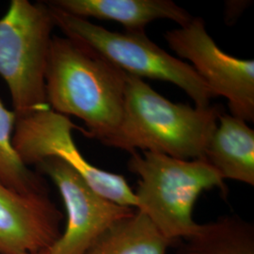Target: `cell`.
<instances>
[{
	"mask_svg": "<svg viewBox=\"0 0 254 254\" xmlns=\"http://www.w3.org/2000/svg\"><path fill=\"white\" fill-rule=\"evenodd\" d=\"M46 4L55 26L65 36L87 46L127 74L173 83L190 97L196 108H207L215 98L191 65L156 46L145 32L110 31Z\"/></svg>",
	"mask_w": 254,
	"mask_h": 254,
	"instance_id": "5",
	"label": "cell"
},
{
	"mask_svg": "<svg viewBox=\"0 0 254 254\" xmlns=\"http://www.w3.org/2000/svg\"><path fill=\"white\" fill-rule=\"evenodd\" d=\"M128 169L139 177L135 192L136 210L173 246L194 235L199 227L192 212L202 191L217 188L227 193L222 177L204 160L135 152L128 161Z\"/></svg>",
	"mask_w": 254,
	"mask_h": 254,
	"instance_id": "3",
	"label": "cell"
},
{
	"mask_svg": "<svg viewBox=\"0 0 254 254\" xmlns=\"http://www.w3.org/2000/svg\"><path fill=\"white\" fill-rule=\"evenodd\" d=\"M74 128L67 116L51 109L37 111L16 118L12 146L25 166H37L47 157L60 158L101 197L119 205L136 208L135 192L124 176L104 171L85 159L74 143Z\"/></svg>",
	"mask_w": 254,
	"mask_h": 254,
	"instance_id": "6",
	"label": "cell"
},
{
	"mask_svg": "<svg viewBox=\"0 0 254 254\" xmlns=\"http://www.w3.org/2000/svg\"><path fill=\"white\" fill-rule=\"evenodd\" d=\"M49 254V253H48V249L46 250V251H43V252H41V253H38V254Z\"/></svg>",
	"mask_w": 254,
	"mask_h": 254,
	"instance_id": "15",
	"label": "cell"
},
{
	"mask_svg": "<svg viewBox=\"0 0 254 254\" xmlns=\"http://www.w3.org/2000/svg\"><path fill=\"white\" fill-rule=\"evenodd\" d=\"M48 4L72 15L114 21L128 32H145L155 20H171L185 27L193 16L172 0H53Z\"/></svg>",
	"mask_w": 254,
	"mask_h": 254,
	"instance_id": "10",
	"label": "cell"
},
{
	"mask_svg": "<svg viewBox=\"0 0 254 254\" xmlns=\"http://www.w3.org/2000/svg\"><path fill=\"white\" fill-rule=\"evenodd\" d=\"M209 140L204 161L222 177L254 185V131L245 121L222 113Z\"/></svg>",
	"mask_w": 254,
	"mask_h": 254,
	"instance_id": "11",
	"label": "cell"
},
{
	"mask_svg": "<svg viewBox=\"0 0 254 254\" xmlns=\"http://www.w3.org/2000/svg\"><path fill=\"white\" fill-rule=\"evenodd\" d=\"M37 167L54 182L67 212L65 230L49 254H86L108 230L136 212L101 197L60 158L47 157Z\"/></svg>",
	"mask_w": 254,
	"mask_h": 254,
	"instance_id": "8",
	"label": "cell"
},
{
	"mask_svg": "<svg viewBox=\"0 0 254 254\" xmlns=\"http://www.w3.org/2000/svg\"><path fill=\"white\" fill-rule=\"evenodd\" d=\"M222 113L219 106L200 109L173 103L142 78L127 74L121 123L102 143L131 154L140 149L182 160H204Z\"/></svg>",
	"mask_w": 254,
	"mask_h": 254,
	"instance_id": "2",
	"label": "cell"
},
{
	"mask_svg": "<svg viewBox=\"0 0 254 254\" xmlns=\"http://www.w3.org/2000/svg\"><path fill=\"white\" fill-rule=\"evenodd\" d=\"M127 73L87 46L53 36L46 70V100L55 112L80 119L102 142L121 123Z\"/></svg>",
	"mask_w": 254,
	"mask_h": 254,
	"instance_id": "1",
	"label": "cell"
},
{
	"mask_svg": "<svg viewBox=\"0 0 254 254\" xmlns=\"http://www.w3.org/2000/svg\"><path fill=\"white\" fill-rule=\"evenodd\" d=\"M62 213L46 191L23 194L0 182V254H35L62 235Z\"/></svg>",
	"mask_w": 254,
	"mask_h": 254,
	"instance_id": "9",
	"label": "cell"
},
{
	"mask_svg": "<svg viewBox=\"0 0 254 254\" xmlns=\"http://www.w3.org/2000/svg\"><path fill=\"white\" fill-rule=\"evenodd\" d=\"M16 115L0 101V182L23 194L46 191L42 180L22 163L12 146Z\"/></svg>",
	"mask_w": 254,
	"mask_h": 254,
	"instance_id": "14",
	"label": "cell"
},
{
	"mask_svg": "<svg viewBox=\"0 0 254 254\" xmlns=\"http://www.w3.org/2000/svg\"><path fill=\"white\" fill-rule=\"evenodd\" d=\"M177 246L176 254H254V226L235 216L199 224Z\"/></svg>",
	"mask_w": 254,
	"mask_h": 254,
	"instance_id": "12",
	"label": "cell"
},
{
	"mask_svg": "<svg viewBox=\"0 0 254 254\" xmlns=\"http://www.w3.org/2000/svg\"><path fill=\"white\" fill-rule=\"evenodd\" d=\"M54 20L46 3L11 0L0 19V75L16 118L50 109L46 70Z\"/></svg>",
	"mask_w": 254,
	"mask_h": 254,
	"instance_id": "4",
	"label": "cell"
},
{
	"mask_svg": "<svg viewBox=\"0 0 254 254\" xmlns=\"http://www.w3.org/2000/svg\"><path fill=\"white\" fill-rule=\"evenodd\" d=\"M173 51L192 64L215 97L223 96L232 115L254 121V62L223 52L209 35L201 17H193L185 27L165 33Z\"/></svg>",
	"mask_w": 254,
	"mask_h": 254,
	"instance_id": "7",
	"label": "cell"
},
{
	"mask_svg": "<svg viewBox=\"0 0 254 254\" xmlns=\"http://www.w3.org/2000/svg\"><path fill=\"white\" fill-rule=\"evenodd\" d=\"M173 245L137 211L108 230L86 254H168Z\"/></svg>",
	"mask_w": 254,
	"mask_h": 254,
	"instance_id": "13",
	"label": "cell"
}]
</instances>
